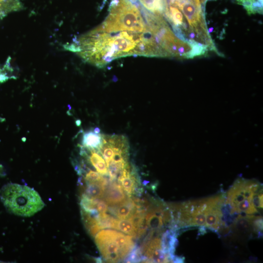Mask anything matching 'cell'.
Here are the masks:
<instances>
[{
  "instance_id": "6da1fadb",
  "label": "cell",
  "mask_w": 263,
  "mask_h": 263,
  "mask_svg": "<svg viewBox=\"0 0 263 263\" xmlns=\"http://www.w3.org/2000/svg\"><path fill=\"white\" fill-rule=\"evenodd\" d=\"M65 48L76 53L86 62L102 68L121 57L132 55L152 57L153 38L150 30L145 32H106L96 27Z\"/></svg>"
},
{
  "instance_id": "7a4b0ae2",
  "label": "cell",
  "mask_w": 263,
  "mask_h": 263,
  "mask_svg": "<svg viewBox=\"0 0 263 263\" xmlns=\"http://www.w3.org/2000/svg\"><path fill=\"white\" fill-rule=\"evenodd\" d=\"M109 12L104 21L97 27L101 30L145 32L150 30L141 10L129 0H112Z\"/></svg>"
},
{
  "instance_id": "3957f363",
  "label": "cell",
  "mask_w": 263,
  "mask_h": 263,
  "mask_svg": "<svg viewBox=\"0 0 263 263\" xmlns=\"http://www.w3.org/2000/svg\"><path fill=\"white\" fill-rule=\"evenodd\" d=\"M169 5L179 9L186 19L182 31V40L191 44L198 42L214 50L207 32L200 0H168Z\"/></svg>"
},
{
  "instance_id": "277c9868",
  "label": "cell",
  "mask_w": 263,
  "mask_h": 263,
  "mask_svg": "<svg viewBox=\"0 0 263 263\" xmlns=\"http://www.w3.org/2000/svg\"><path fill=\"white\" fill-rule=\"evenodd\" d=\"M0 196L6 209L20 216L30 217L45 206L38 192L25 185L7 184L2 188Z\"/></svg>"
},
{
  "instance_id": "5b68a950",
  "label": "cell",
  "mask_w": 263,
  "mask_h": 263,
  "mask_svg": "<svg viewBox=\"0 0 263 263\" xmlns=\"http://www.w3.org/2000/svg\"><path fill=\"white\" fill-rule=\"evenodd\" d=\"M132 237L115 230L102 229L94 236V241L103 259L116 263L125 260L135 247Z\"/></svg>"
},
{
  "instance_id": "8992f818",
  "label": "cell",
  "mask_w": 263,
  "mask_h": 263,
  "mask_svg": "<svg viewBox=\"0 0 263 263\" xmlns=\"http://www.w3.org/2000/svg\"><path fill=\"white\" fill-rule=\"evenodd\" d=\"M118 183L129 197H131L136 191H138L137 187L139 181L133 168L129 165L120 172L117 178Z\"/></svg>"
},
{
  "instance_id": "52a82bcc",
  "label": "cell",
  "mask_w": 263,
  "mask_h": 263,
  "mask_svg": "<svg viewBox=\"0 0 263 263\" xmlns=\"http://www.w3.org/2000/svg\"><path fill=\"white\" fill-rule=\"evenodd\" d=\"M126 194L118 183L111 181L106 187L103 198L110 206L120 204L126 198Z\"/></svg>"
},
{
  "instance_id": "ba28073f",
  "label": "cell",
  "mask_w": 263,
  "mask_h": 263,
  "mask_svg": "<svg viewBox=\"0 0 263 263\" xmlns=\"http://www.w3.org/2000/svg\"><path fill=\"white\" fill-rule=\"evenodd\" d=\"M111 206L113 207H111L110 210L119 219L129 218L135 209V203L133 200L130 198H126L119 204Z\"/></svg>"
},
{
  "instance_id": "9c48e42d",
  "label": "cell",
  "mask_w": 263,
  "mask_h": 263,
  "mask_svg": "<svg viewBox=\"0 0 263 263\" xmlns=\"http://www.w3.org/2000/svg\"><path fill=\"white\" fill-rule=\"evenodd\" d=\"M108 183V181L104 178L100 182L87 183L84 194L93 199L103 198L106 187Z\"/></svg>"
},
{
  "instance_id": "30bf717a",
  "label": "cell",
  "mask_w": 263,
  "mask_h": 263,
  "mask_svg": "<svg viewBox=\"0 0 263 263\" xmlns=\"http://www.w3.org/2000/svg\"><path fill=\"white\" fill-rule=\"evenodd\" d=\"M102 143V135L90 131L84 132L83 134L81 146L89 149L97 150Z\"/></svg>"
},
{
  "instance_id": "8fae6325",
  "label": "cell",
  "mask_w": 263,
  "mask_h": 263,
  "mask_svg": "<svg viewBox=\"0 0 263 263\" xmlns=\"http://www.w3.org/2000/svg\"><path fill=\"white\" fill-rule=\"evenodd\" d=\"M114 229L133 237L137 235L138 232V228L130 218L124 219H116Z\"/></svg>"
},
{
  "instance_id": "7c38bea8",
  "label": "cell",
  "mask_w": 263,
  "mask_h": 263,
  "mask_svg": "<svg viewBox=\"0 0 263 263\" xmlns=\"http://www.w3.org/2000/svg\"><path fill=\"white\" fill-rule=\"evenodd\" d=\"M144 8L154 14L162 16L164 14L167 4V0H139Z\"/></svg>"
},
{
  "instance_id": "4fadbf2b",
  "label": "cell",
  "mask_w": 263,
  "mask_h": 263,
  "mask_svg": "<svg viewBox=\"0 0 263 263\" xmlns=\"http://www.w3.org/2000/svg\"><path fill=\"white\" fill-rule=\"evenodd\" d=\"M21 8V3L19 0H0V19Z\"/></svg>"
},
{
  "instance_id": "5bb4252c",
  "label": "cell",
  "mask_w": 263,
  "mask_h": 263,
  "mask_svg": "<svg viewBox=\"0 0 263 263\" xmlns=\"http://www.w3.org/2000/svg\"><path fill=\"white\" fill-rule=\"evenodd\" d=\"M242 5L249 14L256 13H262L263 0H236Z\"/></svg>"
},
{
  "instance_id": "9a60e30c",
  "label": "cell",
  "mask_w": 263,
  "mask_h": 263,
  "mask_svg": "<svg viewBox=\"0 0 263 263\" xmlns=\"http://www.w3.org/2000/svg\"><path fill=\"white\" fill-rule=\"evenodd\" d=\"M84 178L87 183L100 182L103 179L104 177L98 172L89 169L86 172Z\"/></svg>"
},
{
  "instance_id": "2e32d148",
  "label": "cell",
  "mask_w": 263,
  "mask_h": 263,
  "mask_svg": "<svg viewBox=\"0 0 263 263\" xmlns=\"http://www.w3.org/2000/svg\"><path fill=\"white\" fill-rule=\"evenodd\" d=\"M108 205L102 200L98 199L95 206V210L99 213H106L108 210Z\"/></svg>"
},
{
  "instance_id": "e0dca14e",
  "label": "cell",
  "mask_w": 263,
  "mask_h": 263,
  "mask_svg": "<svg viewBox=\"0 0 263 263\" xmlns=\"http://www.w3.org/2000/svg\"><path fill=\"white\" fill-rule=\"evenodd\" d=\"M252 202L254 207L256 208H263V193L262 191L254 195Z\"/></svg>"
},
{
  "instance_id": "ac0fdd59",
  "label": "cell",
  "mask_w": 263,
  "mask_h": 263,
  "mask_svg": "<svg viewBox=\"0 0 263 263\" xmlns=\"http://www.w3.org/2000/svg\"><path fill=\"white\" fill-rule=\"evenodd\" d=\"M129 0L136 6H137L139 4L137 1V0Z\"/></svg>"
},
{
  "instance_id": "d6986e66",
  "label": "cell",
  "mask_w": 263,
  "mask_h": 263,
  "mask_svg": "<svg viewBox=\"0 0 263 263\" xmlns=\"http://www.w3.org/2000/svg\"><path fill=\"white\" fill-rule=\"evenodd\" d=\"M94 132L96 133H99L100 130L99 128L96 127L94 129Z\"/></svg>"
},
{
  "instance_id": "ffe728a7",
  "label": "cell",
  "mask_w": 263,
  "mask_h": 263,
  "mask_svg": "<svg viewBox=\"0 0 263 263\" xmlns=\"http://www.w3.org/2000/svg\"><path fill=\"white\" fill-rule=\"evenodd\" d=\"M3 170H2V167L1 165H0V175H1L2 173Z\"/></svg>"
}]
</instances>
